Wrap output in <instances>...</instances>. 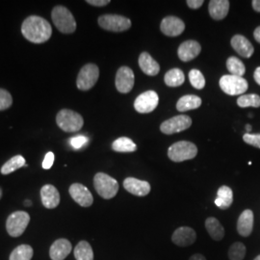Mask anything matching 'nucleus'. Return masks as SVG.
Instances as JSON below:
<instances>
[{"label": "nucleus", "mask_w": 260, "mask_h": 260, "mask_svg": "<svg viewBox=\"0 0 260 260\" xmlns=\"http://www.w3.org/2000/svg\"><path fill=\"white\" fill-rule=\"evenodd\" d=\"M134 80H135V77H134L133 71L128 67L123 66L121 67L117 72L115 85L117 90L120 93H127L133 89Z\"/></svg>", "instance_id": "f8f14e48"}, {"label": "nucleus", "mask_w": 260, "mask_h": 260, "mask_svg": "<svg viewBox=\"0 0 260 260\" xmlns=\"http://www.w3.org/2000/svg\"><path fill=\"white\" fill-rule=\"evenodd\" d=\"M56 28L63 34H72L76 29V21L72 12L65 6H56L51 12Z\"/></svg>", "instance_id": "f03ea898"}, {"label": "nucleus", "mask_w": 260, "mask_h": 260, "mask_svg": "<svg viewBox=\"0 0 260 260\" xmlns=\"http://www.w3.org/2000/svg\"><path fill=\"white\" fill-rule=\"evenodd\" d=\"M246 247L241 242H235L230 247L229 258L231 260H243L246 255Z\"/></svg>", "instance_id": "72a5a7b5"}, {"label": "nucleus", "mask_w": 260, "mask_h": 260, "mask_svg": "<svg viewBox=\"0 0 260 260\" xmlns=\"http://www.w3.org/2000/svg\"><path fill=\"white\" fill-rule=\"evenodd\" d=\"M251 5H252V8L255 12L260 13V0H253L251 2Z\"/></svg>", "instance_id": "37998d69"}, {"label": "nucleus", "mask_w": 260, "mask_h": 260, "mask_svg": "<svg viewBox=\"0 0 260 260\" xmlns=\"http://www.w3.org/2000/svg\"><path fill=\"white\" fill-rule=\"evenodd\" d=\"M87 143H88V138L83 135H78L70 139V145L75 149L83 148Z\"/></svg>", "instance_id": "4c0bfd02"}, {"label": "nucleus", "mask_w": 260, "mask_h": 260, "mask_svg": "<svg viewBox=\"0 0 260 260\" xmlns=\"http://www.w3.org/2000/svg\"><path fill=\"white\" fill-rule=\"evenodd\" d=\"M98 22L103 29L111 32H123L131 27V20L120 15H103Z\"/></svg>", "instance_id": "1a4fd4ad"}, {"label": "nucleus", "mask_w": 260, "mask_h": 260, "mask_svg": "<svg viewBox=\"0 0 260 260\" xmlns=\"http://www.w3.org/2000/svg\"><path fill=\"white\" fill-rule=\"evenodd\" d=\"M198 154V148L194 143L189 141H179L168 149V156L174 162H183L191 160Z\"/></svg>", "instance_id": "39448f33"}, {"label": "nucleus", "mask_w": 260, "mask_h": 260, "mask_svg": "<svg viewBox=\"0 0 260 260\" xmlns=\"http://www.w3.org/2000/svg\"><path fill=\"white\" fill-rule=\"evenodd\" d=\"M192 125V119L187 115H178L167 121H163L160 125V130L166 135H173L188 129Z\"/></svg>", "instance_id": "9d476101"}, {"label": "nucleus", "mask_w": 260, "mask_h": 260, "mask_svg": "<svg viewBox=\"0 0 260 260\" xmlns=\"http://www.w3.org/2000/svg\"><path fill=\"white\" fill-rule=\"evenodd\" d=\"M25 166V159L21 155H16L14 157L8 160L2 168H1V174L2 175H10L14 173L15 171L19 170L20 168Z\"/></svg>", "instance_id": "c756f323"}, {"label": "nucleus", "mask_w": 260, "mask_h": 260, "mask_svg": "<svg viewBox=\"0 0 260 260\" xmlns=\"http://www.w3.org/2000/svg\"><path fill=\"white\" fill-rule=\"evenodd\" d=\"M229 0H211L208 5L209 15L215 20H222L224 19L230 11Z\"/></svg>", "instance_id": "4be33fe9"}, {"label": "nucleus", "mask_w": 260, "mask_h": 260, "mask_svg": "<svg viewBox=\"0 0 260 260\" xmlns=\"http://www.w3.org/2000/svg\"><path fill=\"white\" fill-rule=\"evenodd\" d=\"M100 77V69L94 64H87L80 70L77 79L76 86L81 91H89L98 82Z\"/></svg>", "instance_id": "0eeeda50"}, {"label": "nucleus", "mask_w": 260, "mask_h": 260, "mask_svg": "<svg viewBox=\"0 0 260 260\" xmlns=\"http://www.w3.org/2000/svg\"><path fill=\"white\" fill-rule=\"evenodd\" d=\"M233 203V190L229 186L223 185L219 188L217 192V198L215 200V205L220 209L225 210L230 208Z\"/></svg>", "instance_id": "393cba45"}, {"label": "nucleus", "mask_w": 260, "mask_h": 260, "mask_svg": "<svg viewBox=\"0 0 260 260\" xmlns=\"http://www.w3.org/2000/svg\"><path fill=\"white\" fill-rule=\"evenodd\" d=\"M57 125L65 132H77L83 127L82 116L76 112L69 109H63L58 112L56 116Z\"/></svg>", "instance_id": "20e7f679"}, {"label": "nucleus", "mask_w": 260, "mask_h": 260, "mask_svg": "<svg viewBox=\"0 0 260 260\" xmlns=\"http://www.w3.org/2000/svg\"><path fill=\"white\" fill-rule=\"evenodd\" d=\"M86 2L92 6L103 7V6L108 5L110 3V0H87Z\"/></svg>", "instance_id": "a19ab883"}, {"label": "nucleus", "mask_w": 260, "mask_h": 260, "mask_svg": "<svg viewBox=\"0 0 260 260\" xmlns=\"http://www.w3.org/2000/svg\"><path fill=\"white\" fill-rule=\"evenodd\" d=\"M253 37L255 39V41L260 44V26L255 28V30L253 32Z\"/></svg>", "instance_id": "a18cd8bd"}, {"label": "nucleus", "mask_w": 260, "mask_h": 260, "mask_svg": "<svg viewBox=\"0 0 260 260\" xmlns=\"http://www.w3.org/2000/svg\"><path fill=\"white\" fill-rule=\"evenodd\" d=\"M93 186L96 193L105 200L113 199L119 192L118 181L104 173H98L94 176Z\"/></svg>", "instance_id": "7ed1b4c3"}, {"label": "nucleus", "mask_w": 260, "mask_h": 260, "mask_svg": "<svg viewBox=\"0 0 260 260\" xmlns=\"http://www.w3.org/2000/svg\"><path fill=\"white\" fill-rule=\"evenodd\" d=\"M138 62H139L140 69L145 75L155 76L159 74L160 66L148 52L141 53Z\"/></svg>", "instance_id": "5701e85b"}, {"label": "nucleus", "mask_w": 260, "mask_h": 260, "mask_svg": "<svg viewBox=\"0 0 260 260\" xmlns=\"http://www.w3.org/2000/svg\"><path fill=\"white\" fill-rule=\"evenodd\" d=\"M186 3L189 8L196 10L201 8L203 6V4L205 3V1L204 0H187Z\"/></svg>", "instance_id": "ea45409f"}, {"label": "nucleus", "mask_w": 260, "mask_h": 260, "mask_svg": "<svg viewBox=\"0 0 260 260\" xmlns=\"http://www.w3.org/2000/svg\"><path fill=\"white\" fill-rule=\"evenodd\" d=\"M42 203L46 208L53 209L60 204V194L58 190L51 184L43 186L41 189Z\"/></svg>", "instance_id": "a211bd4d"}, {"label": "nucleus", "mask_w": 260, "mask_h": 260, "mask_svg": "<svg viewBox=\"0 0 260 260\" xmlns=\"http://www.w3.org/2000/svg\"><path fill=\"white\" fill-rule=\"evenodd\" d=\"M53 163H54V153L52 151H49L46 154L45 159L43 161V168L45 170H49L50 168L52 167Z\"/></svg>", "instance_id": "58836bf2"}, {"label": "nucleus", "mask_w": 260, "mask_h": 260, "mask_svg": "<svg viewBox=\"0 0 260 260\" xmlns=\"http://www.w3.org/2000/svg\"><path fill=\"white\" fill-rule=\"evenodd\" d=\"M202 99L195 94H186L181 96L177 103V109L179 112L190 111L202 106Z\"/></svg>", "instance_id": "b1692460"}, {"label": "nucleus", "mask_w": 260, "mask_h": 260, "mask_svg": "<svg viewBox=\"0 0 260 260\" xmlns=\"http://www.w3.org/2000/svg\"><path fill=\"white\" fill-rule=\"evenodd\" d=\"M70 195L76 204L82 207H89L93 205V198L89 189L81 183H74L69 189Z\"/></svg>", "instance_id": "4468645a"}, {"label": "nucleus", "mask_w": 260, "mask_h": 260, "mask_svg": "<svg viewBox=\"0 0 260 260\" xmlns=\"http://www.w3.org/2000/svg\"><path fill=\"white\" fill-rule=\"evenodd\" d=\"M246 129L249 130V131H251V125H247V126H246Z\"/></svg>", "instance_id": "de8ad7c7"}, {"label": "nucleus", "mask_w": 260, "mask_h": 260, "mask_svg": "<svg viewBox=\"0 0 260 260\" xmlns=\"http://www.w3.org/2000/svg\"><path fill=\"white\" fill-rule=\"evenodd\" d=\"M197 239V233L192 228L180 226L172 235V241L178 247H189Z\"/></svg>", "instance_id": "2eb2a0df"}, {"label": "nucleus", "mask_w": 260, "mask_h": 260, "mask_svg": "<svg viewBox=\"0 0 260 260\" xmlns=\"http://www.w3.org/2000/svg\"><path fill=\"white\" fill-rule=\"evenodd\" d=\"M189 260H206V258L201 253H195L189 258Z\"/></svg>", "instance_id": "c03bdc74"}, {"label": "nucleus", "mask_w": 260, "mask_h": 260, "mask_svg": "<svg viewBox=\"0 0 260 260\" xmlns=\"http://www.w3.org/2000/svg\"><path fill=\"white\" fill-rule=\"evenodd\" d=\"M159 103V96L154 91H147L141 93L134 102L135 110L141 114H148L154 111Z\"/></svg>", "instance_id": "9b49d317"}, {"label": "nucleus", "mask_w": 260, "mask_h": 260, "mask_svg": "<svg viewBox=\"0 0 260 260\" xmlns=\"http://www.w3.org/2000/svg\"><path fill=\"white\" fill-rule=\"evenodd\" d=\"M31 205H32V203L30 201H26L25 202V206H30Z\"/></svg>", "instance_id": "49530a36"}, {"label": "nucleus", "mask_w": 260, "mask_h": 260, "mask_svg": "<svg viewBox=\"0 0 260 260\" xmlns=\"http://www.w3.org/2000/svg\"><path fill=\"white\" fill-rule=\"evenodd\" d=\"M13 99L11 93L4 89H0V111L7 110L11 107Z\"/></svg>", "instance_id": "c9c22d12"}, {"label": "nucleus", "mask_w": 260, "mask_h": 260, "mask_svg": "<svg viewBox=\"0 0 260 260\" xmlns=\"http://www.w3.org/2000/svg\"><path fill=\"white\" fill-rule=\"evenodd\" d=\"M202 51V46L200 43L194 40H189L183 42L177 49L178 58L183 62H189L194 60L196 57L200 55Z\"/></svg>", "instance_id": "dca6fc26"}, {"label": "nucleus", "mask_w": 260, "mask_h": 260, "mask_svg": "<svg viewBox=\"0 0 260 260\" xmlns=\"http://www.w3.org/2000/svg\"><path fill=\"white\" fill-rule=\"evenodd\" d=\"M237 104L239 107H242V108H247V107L258 108L260 107V96L255 93L243 94L238 98Z\"/></svg>", "instance_id": "473e14b6"}, {"label": "nucleus", "mask_w": 260, "mask_h": 260, "mask_svg": "<svg viewBox=\"0 0 260 260\" xmlns=\"http://www.w3.org/2000/svg\"><path fill=\"white\" fill-rule=\"evenodd\" d=\"M231 45L233 49L244 58H251L254 52V48L251 42L243 35L238 34L233 36Z\"/></svg>", "instance_id": "6ab92c4d"}, {"label": "nucleus", "mask_w": 260, "mask_h": 260, "mask_svg": "<svg viewBox=\"0 0 260 260\" xmlns=\"http://www.w3.org/2000/svg\"><path fill=\"white\" fill-rule=\"evenodd\" d=\"M243 140L246 144L251 145L254 148L260 149V134H251V133H246L243 136Z\"/></svg>", "instance_id": "e433bc0d"}, {"label": "nucleus", "mask_w": 260, "mask_h": 260, "mask_svg": "<svg viewBox=\"0 0 260 260\" xmlns=\"http://www.w3.org/2000/svg\"><path fill=\"white\" fill-rule=\"evenodd\" d=\"M189 80L191 85L197 89V90H202L204 89L205 86V78L202 72L199 70H191L189 73Z\"/></svg>", "instance_id": "f704fd0d"}, {"label": "nucleus", "mask_w": 260, "mask_h": 260, "mask_svg": "<svg viewBox=\"0 0 260 260\" xmlns=\"http://www.w3.org/2000/svg\"><path fill=\"white\" fill-rule=\"evenodd\" d=\"M160 30L168 37H177L185 30V23L177 17L169 16L162 19Z\"/></svg>", "instance_id": "ddd939ff"}, {"label": "nucleus", "mask_w": 260, "mask_h": 260, "mask_svg": "<svg viewBox=\"0 0 260 260\" xmlns=\"http://www.w3.org/2000/svg\"><path fill=\"white\" fill-rule=\"evenodd\" d=\"M226 69L232 75L235 76L243 77V75L246 73V67L244 63L235 56H232L226 60Z\"/></svg>", "instance_id": "7c9ffc66"}, {"label": "nucleus", "mask_w": 260, "mask_h": 260, "mask_svg": "<svg viewBox=\"0 0 260 260\" xmlns=\"http://www.w3.org/2000/svg\"><path fill=\"white\" fill-rule=\"evenodd\" d=\"M30 222V216L24 211H16L11 214L6 221L7 233L12 237H19L22 235Z\"/></svg>", "instance_id": "6e6552de"}, {"label": "nucleus", "mask_w": 260, "mask_h": 260, "mask_svg": "<svg viewBox=\"0 0 260 260\" xmlns=\"http://www.w3.org/2000/svg\"><path fill=\"white\" fill-rule=\"evenodd\" d=\"M112 149L117 152H134L137 150V146L130 138L121 137L113 142Z\"/></svg>", "instance_id": "cd10ccee"}, {"label": "nucleus", "mask_w": 260, "mask_h": 260, "mask_svg": "<svg viewBox=\"0 0 260 260\" xmlns=\"http://www.w3.org/2000/svg\"><path fill=\"white\" fill-rule=\"evenodd\" d=\"M253 220L254 216L251 209H247L242 212L237 221V232L241 236L248 237L251 235L253 230Z\"/></svg>", "instance_id": "412c9836"}, {"label": "nucleus", "mask_w": 260, "mask_h": 260, "mask_svg": "<svg viewBox=\"0 0 260 260\" xmlns=\"http://www.w3.org/2000/svg\"><path fill=\"white\" fill-rule=\"evenodd\" d=\"M72 251V244L67 239H58L50 247L49 255L52 260H64Z\"/></svg>", "instance_id": "aec40b11"}, {"label": "nucleus", "mask_w": 260, "mask_h": 260, "mask_svg": "<svg viewBox=\"0 0 260 260\" xmlns=\"http://www.w3.org/2000/svg\"><path fill=\"white\" fill-rule=\"evenodd\" d=\"M219 84L223 93L229 95H240L246 93L249 88L248 81L245 78L232 75H223Z\"/></svg>", "instance_id": "423d86ee"}, {"label": "nucleus", "mask_w": 260, "mask_h": 260, "mask_svg": "<svg viewBox=\"0 0 260 260\" xmlns=\"http://www.w3.org/2000/svg\"><path fill=\"white\" fill-rule=\"evenodd\" d=\"M33 257V249L29 245H20L12 251L10 260H31Z\"/></svg>", "instance_id": "2f4dec72"}, {"label": "nucleus", "mask_w": 260, "mask_h": 260, "mask_svg": "<svg viewBox=\"0 0 260 260\" xmlns=\"http://www.w3.org/2000/svg\"><path fill=\"white\" fill-rule=\"evenodd\" d=\"M164 81L169 87H172V88L179 87L184 83L185 75L180 69L175 68V69L168 71L165 75V77H164Z\"/></svg>", "instance_id": "bb28decb"}, {"label": "nucleus", "mask_w": 260, "mask_h": 260, "mask_svg": "<svg viewBox=\"0 0 260 260\" xmlns=\"http://www.w3.org/2000/svg\"><path fill=\"white\" fill-rule=\"evenodd\" d=\"M74 252L76 260H93V249L87 241L79 242Z\"/></svg>", "instance_id": "c85d7f7f"}, {"label": "nucleus", "mask_w": 260, "mask_h": 260, "mask_svg": "<svg viewBox=\"0 0 260 260\" xmlns=\"http://www.w3.org/2000/svg\"><path fill=\"white\" fill-rule=\"evenodd\" d=\"M205 229L210 237L215 241H221L224 237V229L219 220L214 217H209L205 221Z\"/></svg>", "instance_id": "a878e982"}, {"label": "nucleus", "mask_w": 260, "mask_h": 260, "mask_svg": "<svg viewBox=\"0 0 260 260\" xmlns=\"http://www.w3.org/2000/svg\"><path fill=\"white\" fill-rule=\"evenodd\" d=\"M253 260H260V254L258 255V256H256V257H255V258H254Z\"/></svg>", "instance_id": "09e8293b"}, {"label": "nucleus", "mask_w": 260, "mask_h": 260, "mask_svg": "<svg viewBox=\"0 0 260 260\" xmlns=\"http://www.w3.org/2000/svg\"><path fill=\"white\" fill-rule=\"evenodd\" d=\"M124 189L132 195L145 197L150 192V184L148 181L140 180L134 177H127L123 181Z\"/></svg>", "instance_id": "f3484780"}, {"label": "nucleus", "mask_w": 260, "mask_h": 260, "mask_svg": "<svg viewBox=\"0 0 260 260\" xmlns=\"http://www.w3.org/2000/svg\"><path fill=\"white\" fill-rule=\"evenodd\" d=\"M21 33L30 43L43 44L52 35V28L47 19L38 16H30L21 25Z\"/></svg>", "instance_id": "f257e3e1"}, {"label": "nucleus", "mask_w": 260, "mask_h": 260, "mask_svg": "<svg viewBox=\"0 0 260 260\" xmlns=\"http://www.w3.org/2000/svg\"><path fill=\"white\" fill-rule=\"evenodd\" d=\"M253 78L255 80V82L258 84L260 86V67L256 68V70L254 71V74H253Z\"/></svg>", "instance_id": "79ce46f5"}]
</instances>
